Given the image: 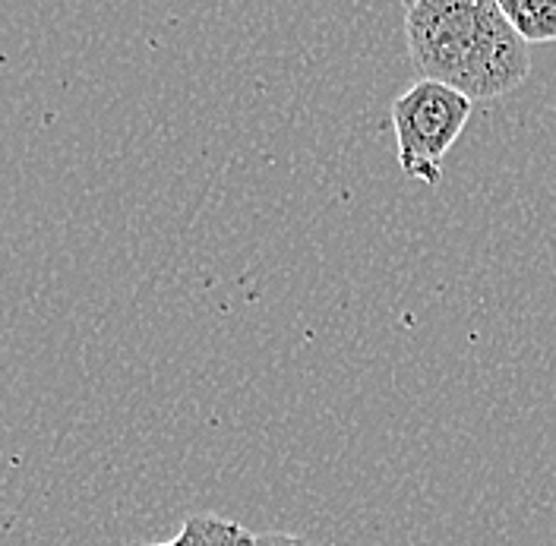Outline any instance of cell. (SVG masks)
<instances>
[{
    "instance_id": "cell-1",
    "label": "cell",
    "mask_w": 556,
    "mask_h": 546,
    "mask_svg": "<svg viewBox=\"0 0 556 546\" xmlns=\"http://www.w3.org/2000/svg\"><path fill=\"white\" fill-rule=\"evenodd\" d=\"M405 33L417 73L471 102L509 96L531 69L528 45L496 0H412Z\"/></svg>"
},
{
    "instance_id": "cell-2",
    "label": "cell",
    "mask_w": 556,
    "mask_h": 546,
    "mask_svg": "<svg viewBox=\"0 0 556 546\" xmlns=\"http://www.w3.org/2000/svg\"><path fill=\"white\" fill-rule=\"evenodd\" d=\"M475 102L443 82L420 79L392 102L399 168L420 183H440L443 158L462 137Z\"/></svg>"
},
{
    "instance_id": "cell-3",
    "label": "cell",
    "mask_w": 556,
    "mask_h": 546,
    "mask_svg": "<svg viewBox=\"0 0 556 546\" xmlns=\"http://www.w3.org/2000/svg\"><path fill=\"white\" fill-rule=\"evenodd\" d=\"M253 534L222 515H190L180 531L165 544H137V546H247Z\"/></svg>"
},
{
    "instance_id": "cell-4",
    "label": "cell",
    "mask_w": 556,
    "mask_h": 546,
    "mask_svg": "<svg viewBox=\"0 0 556 546\" xmlns=\"http://www.w3.org/2000/svg\"><path fill=\"white\" fill-rule=\"evenodd\" d=\"M500 10L525 38V45L556 41V0H503Z\"/></svg>"
},
{
    "instance_id": "cell-5",
    "label": "cell",
    "mask_w": 556,
    "mask_h": 546,
    "mask_svg": "<svg viewBox=\"0 0 556 546\" xmlns=\"http://www.w3.org/2000/svg\"><path fill=\"white\" fill-rule=\"evenodd\" d=\"M247 546H307L301 537L291 534H253V541Z\"/></svg>"
}]
</instances>
